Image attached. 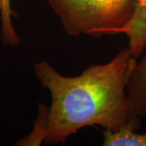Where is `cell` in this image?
<instances>
[{"instance_id":"7a4b0ae2","label":"cell","mask_w":146,"mask_h":146,"mask_svg":"<svg viewBox=\"0 0 146 146\" xmlns=\"http://www.w3.org/2000/svg\"><path fill=\"white\" fill-rule=\"evenodd\" d=\"M137 0H47L68 36L116 35L130 21Z\"/></svg>"},{"instance_id":"277c9868","label":"cell","mask_w":146,"mask_h":146,"mask_svg":"<svg viewBox=\"0 0 146 146\" xmlns=\"http://www.w3.org/2000/svg\"><path fill=\"white\" fill-rule=\"evenodd\" d=\"M131 107L140 119H146V54L136 65L127 87Z\"/></svg>"},{"instance_id":"5b68a950","label":"cell","mask_w":146,"mask_h":146,"mask_svg":"<svg viewBox=\"0 0 146 146\" xmlns=\"http://www.w3.org/2000/svg\"><path fill=\"white\" fill-rule=\"evenodd\" d=\"M18 14L11 7V0H0V21H1V40L6 46H17L21 42V37L13 25V18Z\"/></svg>"},{"instance_id":"8992f818","label":"cell","mask_w":146,"mask_h":146,"mask_svg":"<svg viewBox=\"0 0 146 146\" xmlns=\"http://www.w3.org/2000/svg\"><path fill=\"white\" fill-rule=\"evenodd\" d=\"M104 146H146V133L131 128L102 131Z\"/></svg>"},{"instance_id":"52a82bcc","label":"cell","mask_w":146,"mask_h":146,"mask_svg":"<svg viewBox=\"0 0 146 146\" xmlns=\"http://www.w3.org/2000/svg\"><path fill=\"white\" fill-rule=\"evenodd\" d=\"M47 112L46 106L42 103L38 104L37 116L33 122V130L28 136L17 141L16 145L37 146L45 142L47 135Z\"/></svg>"},{"instance_id":"6da1fadb","label":"cell","mask_w":146,"mask_h":146,"mask_svg":"<svg viewBox=\"0 0 146 146\" xmlns=\"http://www.w3.org/2000/svg\"><path fill=\"white\" fill-rule=\"evenodd\" d=\"M137 58L127 47L108 63L93 64L76 76H63L46 61L34 74L50 94L47 112L48 145L63 144L86 127L139 130L141 119L131 107L127 87Z\"/></svg>"},{"instance_id":"3957f363","label":"cell","mask_w":146,"mask_h":146,"mask_svg":"<svg viewBox=\"0 0 146 146\" xmlns=\"http://www.w3.org/2000/svg\"><path fill=\"white\" fill-rule=\"evenodd\" d=\"M118 34H125L131 54L136 58L141 57L146 48V0L136 1L131 19Z\"/></svg>"}]
</instances>
